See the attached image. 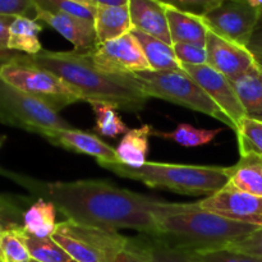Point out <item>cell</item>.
<instances>
[{"instance_id":"obj_37","label":"cell","mask_w":262,"mask_h":262,"mask_svg":"<svg viewBox=\"0 0 262 262\" xmlns=\"http://www.w3.org/2000/svg\"><path fill=\"white\" fill-rule=\"evenodd\" d=\"M30 13L35 14V4L33 0H0V14L19 17Z\"/></svg>"},{"instance_id":"obj_7","label":"cell","mask_w":262,"mask_h":262,"mask_svg":"<svg viewBox=\"0 0 262 262\" xmlns=\"http://www.w3.org/2000/svg\"><path fill=\"white\" fill-rule=\"evenodd\" d=\"M0 123L22 128L42 137L59 129L73 128L42 100L10 86L0 78Z\"/></svg>"},{"instance_id":"obj_3","label":"cell","mask_w":262,"mask_h":262,"mask_svg":"<svg viewBox=\"0 0 262 262\" xmlns=\"http://www.w3.org/2000/svg\"><path fill=\"white\" fill-rule=\"evenodd\" d=\"M158 234L171 247L184 252L222 250L257 230V225L235 222L194 204L168 202L155 214Z\"/></svg>"},{"instance_id":"obj_43","label":"cell","mask_w":262,"mask_h":262,"mask_svg":"<svg viewBox=\"0 0 262 262\" xmlns=\"http://www.w3.org/2000/svg\"><path fill=\"white\" fill-rule=\"evenodd\" d=\"M77 2H82V3H87V0H77ZM89 4V3H87Z\"/></svg>"},{"instance_id":"obj_25","label":"cell","mask_w":262,"mask_h":262,"mask_svg":"<svg viewBox=\"0 0 262 262\" xmlns=\"http://www.w3.org/2000/svg\"><path fill=\"white\" fill-rule=\"evenodd\" d=\"M132 33L140 42L152 71H183L173 46L140 31L132 30Z\"/></svg>"},{"instance_id":"obj_17","label":"cell","mask_w":262,"mask_h":262,"mask_svg":"<svg viewBox=\"0 0 262 262\" xmlns=\"http://www.w3.org/2000/svg\"><path fill=\"white\" fill-rule=\"evenodd\" d=\"M127 247L142 262H197L188 252L171 247L154 234L127 237Z\"/></svg>"},{"instance_id":"obj_6","label":"cell","mask_w":262,"mask_h":262,"mask_svg":"<svg viewBox=\"0 0 262 262\" xmlns=\"http://www.w3.org/2000/svg\"><path fill=\"white\" fill-rule=\"evenodd\" d=\"M0 78L10 86L42 100L56 112L82 101L63 79L33 64L27 55L15 54L12 59L0 64Z\"/></svg>"},{"instance_id":"obj_11","label":"cell","mask_w":262,"mask_h":262,"mask_svg":"<svg viewBox=\"0 0 262 262\" xmlns=\"http://www.w3.org/2000/svg\"><path fill=\"white\" fill-rule=\"evenodd\" d=\"M200 206L235 222L262 227V197L241 192L229 184L200 201Z\"/></svg>"},{"instance_id":"obj_31","label":"cell","mask_w":262,"mask_h":262,"mask_svg":"<svg viewBox=\"0 0 262 262\" xmlns=\"http://www.w3.org/2000/svg\"><path fill=\"white\" fill-rule=\"evenodd\" d=\"M239 152H255L262 156V120L247 118L235 130Z\"/></svg>"},{"instance_id":"obj_30","label":"cell","mask_w":262,"mask_h":262,"mask_svg":"<svg viewBox=\"0 0 262 262\" xmlns=\"http://www.w3.org/2000/svg\"><path fill=\"white\" fill-rule=\"evenodd\" d=\"M2 251L4 262H28L31 260L22 227L9 225L7 229L3 230Z\"/></svg>"},{"instance_id":"obj_44","label":"cell","mask_w":262,"mask_h":262,"mask_svg":"<svg viewBox=\"0 0 262 262\" xmlns=\"http://www.w3.org/2000/svg\"><path fill=\"white\" fill-rule=\"evenodd\" d=\"M0 228H2V229H7V228H5L3 224H0Z\"/></svg>"},{"instance_id":"obj_22","label":"cell","mask_w":262,"mask_h":262,"mask_svg":"<svg viewBox=\"0 0 262 262\" xmlns=\"http://www.w3.org/2000/svg\"><path fill=\"white\" fill-rule=\"evenodd\" d=\"M152 129L150 124H145L128 130L115 148L118 163L130 168H142L147 163L146 156L148 152V138Z\"/></svg>"},{"instance_id":"obj_27","label":"cell","mask_w":262,"mask_h":262,"mask_svg":"<svg viewBox=\"0 0 262 262\" xmlns=\"http://www.w3.org/2000/svg\"><path fill=\"white\" fill-rule=\"evenodd\" d=\"M96 117L95 130L104 137L114 138L119 135H125L129 128L125 125L118 114V109L112 104L101 101L90 102Z\"/></svg>"},{"instance_id":"obj_10","label":"cell","mask_w":262,"mask_h":262,"mask_svg":"<svg viewBox=\"0 0 262 262\" xmlns=\"http://www.w3.org/2000/svg\"><path fill=\"white\" fill-rule=\"evenodd\" d=\"M182 69L196 83H199L202 90L214 100L215 104L228 115V118L234 124L235 132L241 122L246 118V113L229 79L216 69L210 67L209 64H204V66L183 64Z\"/></svg>"},{"instance_id":"obj_4","label":"cell","mask_w":262,"mask_h":262,"mask_svg":"<svg viewBox=\"0 0 262 262\" xmlns=\"http://www.w3.org/2000/svg\"><path fill=\"white\" fill-rule=\"evenodd\" d=\"M100 166L122 178L142 182L151 188H163L186 196H211L229 182L224 166L183 165L147 161L142 168L120 163H102Z\"/></svg>"},{"instance_id":"obj_41","label":"cell","mask_w":262,"mask_h":262,"mask_svg":"<svg viewBox=\"0 0 262 262\" xmlns=\"http://www.w3.org/2000/svg\"><path fill=\"white\" fill-rule=\"evenodd\" d=\"M3 230H5V229H2V228H0V262H4V257H3V251H2V235H3Z\"/></svg>"},{"instance_id":"obj_9","label":"cell","mask_w":262,"mask_h":262,"mask_svg":"<svg viewBox=\"0 0 262 262\" xmlns=\"http://www.w3.org/2000/svg\"><path fill=\"white\" fill-rule=\"evenodd\" d=\"M258 12L247 0H225L201 18L210 31L246 48Z\"/></svg>"},{"instance_id":"obj_26","label":"cell","mask_w":262,"mask_h":262,"mask_svg":"<svg viewBox=\"0 0 262 262\" xmlns=\"http://www.w3.org/2000/svg\"><path fill=\"white\" fill-rule=\"evenodd\" d=\"M220 132H222V128L202 129V128H196L191 124H187V123H181L171 132H160V130L152 129L151 136L174 141V142L184 146V147H197V146L209 145Z\"/></svg>"},{"instance_id":"obj_34","label":"cell","mask_w":262,"mask_h":262,"mask_svg":"<svg viewBox=\"0 0 262 262\" xmlns=\"http://www.w3.org/2000/svg\"><path fill=\"white\" fill-rule=\"evenodd\" d=\"M173 50L182 66L183 64H186V66L207 64V51L205 46L178 42L173 43Z\"/></svg>"},{"instance_id":"obj_14","label":"cell","mask_w":262,"mask_h":262,"mask_svg":"<svg viewBox=\"0 0 262 262\" xmlns=\"http://www.w3.org/2000/svg\"><path fill=\"white\" fill-rule=\"evenodd\" d=\"M35 19L43 22L73 43L74 51L86 53L97 43L96 31L92 20L82 19L66 13H55L35 8Z\"/></svg>"},{"instance_id":"obj_5","label":"cell","mask_w":262,"mask_h":262,"mask_svg":"<svg viewBox=\"0 0 262 262\" xmlns=\"http://www.w3.org/2000/svg\"><path fill=\"white\" fill-rule=\"evenodd\" d=\"M132 76L148 97H158L202 113L235 129L228 115L184 71H147Z\"/></svg>"},{"instance_id":"obj_20","label":"cell","mask_w":262,"mask_h":262,"mask_svg":"<svg viewBox=\"0 0 262 262\" xmlns=\"http://www.w3.org/2000/svg\"><path fill=\"white\" fill-rule=\"evenodd\" d=\"M166 17H168L171 42L206 46L209 28L206 27L201 17L182 12L168 5H166Z\"/></svg>"},{"instance_id":"obj_15","label":"cell","mask_w":262,"mask_h":262,"mask_svg":"<svg viewBox=\"0 0 262 262\" xmlns=\"http://www.w3.org/2000/svg\"><path fill=\"white\" fill-rule=\"evenodd\" d=\"M43 138H46L53 145L63 147L66 150L94 156L97 159L99 164L118 163L115 148L104 142L96 135L86 132V130L74 129V128L59 129L49 133Z\"/></svg>"},{"instance_id":"obj_24","label":"cell","mask_w":262,"mask_h":262,"mask_svg":"<svg viewBox=\"0 0 262 262\" xmlns=\"http://www.w3.org/2000/svg\"><path fill=\"white\" fill-rule=\"evenodd\" d=\"M56 207L53 202L38 199L23 215V230L36 238H51L56 227Z\"/></svg>"},{"instance_id":"obj_28","label":"cell","mask_w":262,"mask_h":262,"mask_svg":"<svg viewBox=\"0 0 262 262\" xmlns=\"http://www.w3.org/2000/svg\"><path fill=\"white\" fill-rule=\"evenodd\" d=\"M23 237L32 260L38 262H76L53 238H36L27 234L25 230Z\"/></svg>"},{"instance_id":"obj_45","label":"cell","mask_w":262,"mask_h":262,"mask_svg":"<svg viewBox=\"0 0 262 262\" xmlns=\"http://www.w3.org/2000/svg\"><path fill=\"white\" fill-rule=\"evenodd\" d=\"M28 262H38V261H35V260H32V258H31V260L28 261Z\"/></svg>"},{"instance_id":"obj_35","label":"cell","mask_w":262,"mask_h":262,"mask_svg":"<svg viewBox=\"0 0 262 262\" xmlns=\"http://www.w3.org/2000/svg\"><path fill=\"white\" fill-rule=\"evenodd\" d=\"M159 2L182 12L197 15V17H204L206 13H209L225 0H159Z\"/></svg>"},{"instance_id":"obj_23","label":"cell","mask_w":262,"mask_h":262,"mask_svg":"<svg viewBox=\"0 0 262 262\" xmlns=\"http://www.w3.org/2000/svg\"><path fill=\"white\" fill-rule=\"evenodd\" d=\"M42 26L35 18L19 15L15 17L9 28L8 49L14 53H25L26 55H37L42 51L38 35Z\"/></svg>"},{"instance_id":"obj_1","label":"cell","mask_w":262,"mask_h":262,"mask_svg":"<svg viewBox=\"0 0 262 262\" xmlns=\"http://www.w3.org/2000/svg\"><path fill=\"white\" fill-rule=\"evenodd\" d=\"M23 184L31 191L42 193L69 222L110 232L133 229L156 235L155 214L168 204L104 181L38 182L28 179Z\"/></svg>"},{"instance_id":"obj_32","label":"cell","mask_w":262,"mask_h":262,"mask_svg":"<svg viewBox=\"0 0 262 262\" xmlns=\"http://www.w3.org/2000/svg\"><path fill=\"white\" fill-rule=\"evenodd\" d=\"M33 4H35V8L49 10V12L66 13V14L92 20V22H94L95 13H96L95 5L77 2V0H33Z\"/></svg>"},{"instance_id":"obj_21","label":"cell","mask_w":262,"mask_h":262,"mask_svg":"<svg viewBox=\"0 0 262 262\" xmlns=\"http://www.w3.org/2000/svg\"><path fill=\"white\" fill-rule=\"evenodd\" d=\"M94 26L97 42H106L127 35L133 30L128 5L96 7Z\"/></svg>"},{"instance_id":"obj_19","label":"cell","mask_w":262,"mask_h":262,"mask_svg":"<svg viewBox=\"0 0 262 262\" xmlns=\"http://www.w3.org/2000/svg\"><path fill=\"white\" fill-rule=\"evenodd\" d=\"M229 184L245 193L262 197V156L255 152L241 154L238 163L227 168Z\"/></svg>"},{"instance_id":"obj_42","label":"cell","mask_w":262,"mask_h":262,"mask_svg":"<svg viewBox=\"0 0 262 262\" xmlns=\"http://www.w3.org/2000/svg\"><path fill=\"white\" fill-rule=\"evenodd\" d=\"M5 140H7V137H5V136H0V147H2V146L4 145Z\"/></svg>"},{"instance_id":"obj_40","label":"cell","mask_w":262,"mask_h":262,"mask_svg":"<svg viewBox=\"0 0 262 262\" xmlns=\"http://www.w3.org/2000/svg\"><path fill=\"white\" fill-rule=\"evenodd\" d=\"M129 0H87V3L95 7H124L128 5Z\"/></svg>"},{"instance_id":"obj_33","label":"cell","mask_w":262,"mask_h":262,"mask_svg":"<svg viewBox=\"0 0 262 262\" xmlns=\"http://www.w3.org/2000/svg\"><path fill=\"white\" fill-rule=\"evenodd\" d=\"M189 253V252H188ZM197 262H262L261 257L222 248V250L204 251L189 253Z\"/></svg>"},{"instance_id":"obj_12","label":"cell","mask_w":262,"mask_h":262,"mask_svg":"<svg viewBox=\"0 0 262 262\" xmlns=\"http://www.w3.org/2000/svg\"><path fill=\"white\" fill-rule=\"evenodd\" d=\"M58 227L91 246L101 262H142L127 247V237L118 232L87 227L69 220L59 223Z\"/></svg>"},{"instance_id":"obj_16","label":"cell","mask_w":262,"mask_h":262,"mask_svg":"<svg viewBox=\"0 0 262 262\" xmlns=\"http://www.w3.org/2000/svg\"><path fill=\"white\" fill-rule=\"evenodd\" d=\"M128 9L133 30L152 36L173 46L165 4L159 0H129Z\"/></svg>"},{"instance_id":"obj_13","label":"cell","mask_w":262,"mask_h":262,"mask_svg":"<svg viewBox=\"0 0 262 262\" xmlns=\"http://www.w3.org/2000/svg\"><path fill=\"white\" fill-rule=\"evenodd\" d=\"M205 48L207 51V64L224 74L228 79L245 73L256 64L245 46L232 42L210 30L207 31Z\"/></svg>"},{"instance_id":"obj_38","label":"cell","mask_w":262,"mask_h":262,"mask_svg":"<svg viewBox=\"0 0 262 262\" xmlns=\"http://www.w3.org/2000/svg\"><path fill=\"white\" fill-rule=\"evenodd\" d=\"M246 49L250 51L256 63L262 66V8L258 12L257 20H256V25L251 33L250 40L246 45Z\"/></svg>"},{"instance_id":"obj_36","label":"cell","mask_w":262,"mask_h":262,"mask_svg":"<svg viewBox=\"0 0 262 262\" xmlns=\"http://www.w3.org/2000/svg\"><path fill=\"white\" fill-rule=\"evenodd\" d=\"M227 248L262 258V227L258 228L253 233H251L246 238H243V239L228 246Z\"/></svg>"},{"instance_id":"obj_2","label":"cell","mask_w":262,"mask_h":262,"mask_svg":"<svg viewBox=\"0 0 262 262\" xmlns=\"http://www.w3.org/2000/svg\"><path fill=\"white\" fill-rule=\"evenodd\" d=\"M36 66L45 68L63 79L82 101H101L118 110L138 113L148 100L133 76H120L102 72L86 53L42 50L37 55H27Z\"/></svg>"},{"instance_id":"obj_29","label":"cell","mask_w":262,"mask_h":262,"mask_svg":"<svg viewBox=\"0 0 262 262\" xmlns=\"http://www.w3.org/2000/svg\"><path fill=\"white\" fill-rule=\"evenodd\" d=\"M51 238L76 262H101L99 255L91 246L61 228L56 227L55 233L51 235Z\"/></svg>"},{"instance_id":"obj_39","label":"cell","mask_w":262,"mask_h":262,"mask_svg":"<svg viewBox=\"0 0 262 262\" xmlns=\"http://www.w3.org/2000/svg\"><path fill=\"white\" fill-rule=\"evenodd\" d=\"M15 17L13 15H2L0 14V64L5 63L15 55L14 51L8 49V41H9V28Z\"/></svg>"},{"instance_id":"obj_8","label":"cell","mask_w":262,"mask_h":262,"mask_svg":"<svg viewBox=\"0 0 262 262\" xmlns=\"http://www.w3.org/2000/svg\"><path fill=\"white\" fill-rule=\"evenodd\" d=\"M87 55L97 68L110 74L132 76L152 71L132 31L122 37L97 42L92 50L87 51Z\"/></svg>"},{"instance_id":"obj_18","label":"cell","mask_w":262,"mask_h":262,"mask_svg":"<svg viewBox=\"0 0 262 262\" xmlns=\"http://www.w3.org/2000/svg\"><path fill=\"white\" fill-rule=\"evenodd\" d=\"M229 81L245 109L246 117L262 120V66L256 63Z\"/></svg>"}]
</instances>
